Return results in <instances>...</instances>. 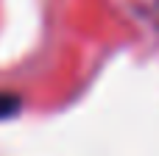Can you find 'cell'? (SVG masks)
Wrapping results in <instances>:
<instances>
[{
	"mask_svg": "<svg viewBox=\"0 0 159 156\" xmlns=\"http://www.w3.org/2000/svg\"><path fill=\"white\" fill-rule=\"evenodd\" d=\"M20 106H22V100H20L17 95H11V92H0V120L14 117V114L20 112Z\"/></svg>",
	"mask_w": 159,
	"mask_h": 156,
	"instance_id": "1",
	"label": "cell"
}]
</instances>
